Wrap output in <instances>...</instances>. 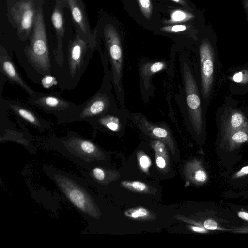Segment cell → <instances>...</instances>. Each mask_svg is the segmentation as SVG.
I'll use <instances>...</instances> for the list:
<instances>
[{
    "label": "cell",
    "mask_w": 248,
    "mask_h": 248,
    "mask_svg": "<svg viewBox=\"0 0 248 248\" xmlns=\"http://www.w3.org/2000/svg\"><path fill=\"white\" fill-rule=\"evenodd\" d=\"M69 202L83 216L91 229L94 228L101 217L96 197L84 178L51 165L43 167Z\"/></svg>",
    "instance_id": "6da1fadb"
},
{
    "label": "cell",
    "mask_w": 248,
    "mask_h": 248,
    "mask_svg": "<svg viewBox=\"0 0 248 248\" xmlns=\"http://www.w3.org/2000/svg\"><path fill=\"white\" fill-rule=\"evenodd\" d=\"M27 44L16 54L18 63L28 78L40 84L48 76H52L51 61L44 21L43 5L39 9L31 34Z\"/></svg>",
    "instance_id": "7a4b0ae2"
},
{
    "label": "cell",
    "mask_w": 248,
    "mask_h": 248,
    "mask_svg": "<svg viewBox=\"0 0 248 248\" xmlns=\"http://www.w3.org/2000/svg\"><path fill=\"white\" fill-rule=\"evenodd\" d=\"M96 49V47L76 32L75 37L69 40L66 48H63L61 65L52 72V77L61 89L72 90L77 87Z\"/></svg>",
    "instance_id": "3957f363"
},
{
    "label": "cell",
    "mask_w": 248,
    "mask_h": 248,
    "mask_svg": "<svg viewBox=\"0 0 248 248\" xmlns=\"http://www.w3.org/2000/svg\"><path fill=\"white\" fill-rule=\"evenodd\" d=\"M48 146L85 170L99 165L105 158L101 148L92 139L74 131H68L64 136H51Z\"/></svg>",
    "instance_id": "277c9868"
},
{
    "label": "cell",
    "mask_w": 248,
    "mask_h": 248,
    "mask_svg": "<svg viewBox=\"0 0 248 248\" xmlns=\"http://www.w3.org/2000/svg\"><path fill=\"white\" fill-rule=\"evenodd\" d=\"M180 67L183 85V99L179 102L180 109L187 128L199 134L205 128L200 91L191 62L183 59Z\"/></svg>",
    "instance_id": "5b68a950"
},
{
    "label": "cell",
    "mask_w": 248,
    "mask_h": 248,
    "mask_svg": "<svg viewBox=\"0 0 248 248\" xmlns=\"http://www.w3.org/2000/svg\"><path fill=\"white\" fill-rule=\"evenodd\" d=\"M104 50H99L101 59L106 60L111 74L112 84L120 108H125V97L123 86L124 59L120 38L115 28L111 24L102 29Z\"/></svg>",
    "instance_id": "8992f818"
},
{
    "label": "cell",
    "mask_w": 248,
    "mask_h": 248,
    "mask_svg": "<svg viewBox=\"0 0 248 248\" xmlns=\"http://www.w3.org/2000/svg\"><path fill=\"white\" fill-rule=\"evenodd\" d=\"M104 76L101 85L88 100L80 105V108L69 123L88 121L100 116L118 108L111 91L112 77L108 62L101 60Z\"/></svg>",
    "instance_id": "52a82bcc"
},
{
    "label": "cell",
    "mask_w": 248,
    "mask_h": 248,
    "mask_svg": "<svg viewBox=\"0 0 248 248\" xmlns=\"http://www.w3.org/2000/svg\"><path fill=\"white\" fill-rule=\"evenodd\" d=\"M6 3L8 21L16 30L18 39L28 40L43 4L40 0H7Z\"/></svg>",
    "instance_id": "ba28073f"
},
{
    "label": "cell",
    "mask_w": 248,
    "mask_h": 248,
    "mask_svg": "<svg viewBox=\"0 0 248 248\" xmlns=\"http://www.w3.org/2000/svg\"><path fill=\"white\" fill-rule=\"evenodd\" d=\"M27 103L35 106L44 112L54 115L57 124L69 123L80 108L72 102L64 98L56 92H40L35 91L29 96Z\"/></svg>",
    "instance_id": "9c48e42d"
},
{
    "label": "cell",
    "mask_w": 248,
    "mask_h": 248,
    "mask_svg": "<svg viewBox=\"0 0 248 248\" xmlns=\"http://www.w3.org/2000/svg\"><path fill=\"white\" fill-rule=\"evenodd\" d=\"M129 112L125 108H118L87 122L94 131H101L110 134L122 133L125 129Z\"/></svg>",
    "instance_id": "30bf717a"
},
{
    "label": "cell",
    "mask_w": 248,
    "mask_h": 248,
    "mask_svg": "<svg viewBox=\"0 0 248 248\" xmlns=\"http://www.w3.org/2000/svg\"><path fill=\"white\" fill-rule=\"evenodd\" d=\"M199 58L201 95L203 101H205L210 95L214 73L213 51L207 41L202 42L200 46Z\"/></svg>",
    "instance_id": "8fae6325"
},
{
    "label": "cell",
    "mask_w": 248,
    "mask_h": 248,
    "mask_svg": "<svg viewBox=\"0 0 248 248\" xmlns=\"http://www.w3.org/2000/svg\"><path fill=\"white\" fill-rule=\"evenodd\" d=\"M172 62L165 60L139 62L140 87L144 102H148L149 98L154 94V87L152 83L153 76L162 71L168 72L170 68H172Z\"/></svg>",
    "instance_id": "7c38bea8"
},
{
    "label": "cell",
    "mask_w": 248,
    "mask_h": 248,
    "mask_svg": "<svg viewBox=\"0 0 248 248\" xmlns=\"http://www.w3.org/2000/svg\"><path fill=\"white\" fill-rule=\"evenodd\" d=\"M129 119L135 126L143 134L153 138L160 140L170 147H173L174 142L169 127L162 122L155 123L149 120L140 113L130 112Z\"/></svg>",
    "instance_id": "4fadbf2b"
},
{
    "label": "cell",
    "mask_w": 248,
    "mask_h": 248,
    "mask_svg": "<svg viewBox=\"0 0 248 248\" xmlns=\"http://www.w3.org/2000/svg\"><path fill=\"white\" fill-rule=\"evenodd\" d=\"M68 8L67 4L61 0H56L51 14V22L55 29L57 45L53 51L51 61V72L55 68L60 67L62 62L63 38L65 32L63 9Z\"/></svg>",
    "instance_id": "5bb4252c"
},
{
    "label": "cell",
    "mask_w": 248,
    "mask_h": 248,
    "mask_svg": "<svg viewBox=\"0 0 248 248\" xmlns=\"http://www.w3.org/2000/svg\"><path fill=\"white\" fill-rule=\"evenodd\" d=\"M71 12L73 22L76 32L84 40L96 47L94 31L92 30L85 5L82 0H66Z\"/></svg>",
    "instance_id": "9a60e30c"
},
{
    "label": "cell",
    "mask_w": 248,
    "mask_h": 248,
    "mask_svg": "<svg viewBox=\"0 0 248 248\" xmlns=\"http://www.w3.org/2000/svg\"><path fill=\"white\" fill-rule=\"evenodd\" d=\"M8 108L21 122L26 123L40 132L49 130L52 124L46 121L26 104L15 100L6 99Z\"/></svg>",
    "instance_id": "2e32d148"
},
{
    "label": "cell",
    "mask_w": 248,
    "mask_h": 248,
    "mask_svg": "<svg viewBox=\"0 0 248 248\" xmlns=\"http://www.w3.org/2000/svg\"><path fill=\"white\" fill-rule=\"evenodd\" d=\"M0 77L3 78L10 84L17 85L23 89L29 96L35 92L22 78L12 59L11 55L1 44L0 45Z\"/></svg>",
    "instance_id": "e0dca14e"
},
{
    "label": "cell",
    "mask_w": 248,
    "mask_h": 248,
    "mask_svg": "<svg viewBox=\"0 0 248 248\" xmlns=\"http://www.w3.org/2000/svg\"><path fill=\"white\" fill-rule=\"evenodd\" d=\"M9 108L6 99L0 98V130L1 141L12 140L27 145L30 141L29 134L24 127L22 131L17 130L8 116Z\"/></svg>",
    "instance_id": "ac0fdd59"
},
{
    "label": "cell",
    "mask_w": 248,
    "mask_h": 248,
    "mask_svg": "<svg viewBox=\"0 0 248 248\" xmlns=\"http://www.w3.org/2000/svg\"><path fill=\"white\" fill-rule=\"evenodd\" d=\"M244 122L243 115L239 112H235L231 116L227 128L231 130H236L243 126Z\"/></svg>",
    "instance_id": "d6986e66"
},
{
    "label": "cell",
    "mask_w": 248,
    "mask_h": 248,
    "mask_svg": "<svg viewBox=\"0 0 248 248\" xmlns=\"http://www.w3.org/2000/svg\"><path fill=\"white\" fill-rule=\"evenodd\" d=\"M193 17L191 14L182 10H175L171 14L170 22L187 21Z\"/></svg>",
    "instance_id": "ffe728a7"
},
{
    "label": "cell",
    "mask_w": 248,
    "mask_h": 248,
    "mask_svg": "<svg viewBox=\"0 0 248 248\" xmlns=\"http://www.w3.org/2000/svg\"><path fill=\"white\" fill-rule=\"evenodd\" d=\"M140 9L147 19H150L153 6L150 0H138Z\"/></svg>",
    "instance_id": "44dd1931"
},
{
    "label": "cell",
    "mask_w": 248,
    "mask_h": 248,
    "mask_svg": "<svg viewBox=\"0 0 248 248\" xmlns=\"http://www.w3.org/2000/svg\"><path fill=\"white\" fill-rule=\"evenodd\" d=\"M248 139L247 133L242 130L236 131L232 136V140L236 143L246 142Z\"/></svg>",
    "instance_id": "7402d4cb"
},
{
    "label": "cell",
    "mask_w": 248,
    "mask_h": 248,
    "mask_svg": "<svg viewBox=\"0 0 248 248\" xmlns=\"http://www.w3.org/2000/svg\"><path fill=\"white\" fill-rule=\"evenodd\" d=\"M186 26L184 25H177L172 26L165 27L161 29L163 31L170 32H177L186 30Z\"/></svg>",
    "instance_id": "603a6c76"
},
{
    "label": "cell",
    "mask_w": 248,
    "mask_h": 248,
    "mask_svg": "<svg viewBox=\"0 0 248 248\" xmlns=\"http://www.w3.org/2000/svg\"><path fill=\"white\" fill-rule=\"evenodd\" d=\"M132 187L135 190L141 191L146 189V186L143 183L135 181L132 183Z\"/></svg>",
    "instance_id": "cb8c5ba5"
},
{
    "label": "cell",
    "mask_w": 248,
    "mask_h": 248,
    "mask_svg": "<svg viewBox=\"0 0 248 248\" xmlns=\"http://www.w3.org/2000/svg\"><path fill=\"white\" fill-rule=\"evenodd\" d=\"M204 227L209 230H215L217 228V223L213 220L208 219L204 221Z\"/></svg>",
    "instance_id": "d4e9b609"
},
{
    "label": "cell",
    "mask_w": 248,
    "mask_h": 248,
    "mask_svg": "<svg viewBox=\"0 0 248 248\" xmlns=\"http://www.w3.org/2000/svg\"><path fill=\"white\" fill-rule=\"evenodd\" d=\"M195 178L198 182H203L206 178V175L204 171L199 170L195 172Z\"/></svg>",
    "instance_id": "484cf974"
},
{
    "label": "cell",
    "mask_w": 248,
    "mask_h": 248,
    "mask_svg": "<svg viewBox=\"0 0 248 248\" xmlns=\"http://www.w3.org/2000/svg\"><path fill=\"white\" fill-rule=\"evenodd\" d=\"M147 211L143 208H140L135 210L132 213L131 216L133 218H137L139 217H143L147 214Z\"/></svg>",
    "instance_id": "4316f807"
},
{
    "label": "cell",
    "mask_w": 248,
    "mask_h": 248,
    "mask_svg": "<svg viewBox=\"0 0 248 248\" xmlns=\"http://www.w3.org/2000/svg\"><path fill=\"white\" fill-rule=\"evenodd\" d=\"M141 166L144 168H148L150 166V161L149 158L146 155L142 156L140 160Z\"/></svg>",
    "instance_id": "83f0119b"
},
{
    "label": "cell",
    "mask_w": 248,
    "mask_h": 248,
    "mask_svg": "<svg viewBox=\"0 0 248 248\" xmlns=\"http://www.w3.org/2000/svg\"><path fill=\"white\" fill-rule=\"evenodd\" d=\"M156 162L157 166L160 168H164L166 166L165 159L161 156H158L156 158Z\"/></svg>",
    "instance_id": "f1b7e54d"
},
{
    "label": "cell",
    "mask_w": 248,
    "mask_h": 248,
    "mask_svg": "<svg viewBox=\"0 0 248 248\" xmlns=\"http://www.w3.org/2000/svg\"><path fill=\"white\" fill-rule=\"evenodd\" d=\"M233 80L237 83H240L243 80V74L242 72L235 74L233 77Z\"/></svg>",
    "instance_id": "f546056e"
},
{
    "label": "cell",
    "mask_w": 248,
    "mask_h": 248,
    "mask_svg": "<svg viewBox=\"0 0 248 248\" xmlns=\"http://www.w3.org/2000/svg\"><path fill=\"white\" fill-rule=\"evenodd\" d=\"M238 216L241 218L248 221V213L244 212H240L238 213Z\"/></svg>",
    "instance_id": "4dcf8cb0"
},
{
    "label": "cell",
    "mask_w": 248,
    "mask_h": 248,
    "mask_svg": "<svg viewBox=\"0 0 248 248\" xmlns=\"http://www.w3.org/2000/svg\"><path fill=\"white\" fill-rule=\"evenodd\" d=\"M176 3H178L179 4H181L183 5H185L186 4V2L184 0H171Z\"/></svg>",
    "instance_id": "1f68e13d"
},
{
    "label": "cell",
    "mask_w": 248,
    "mask_h": 248,
    "mask_svg": "<svg viewBox=\"0 0 248 248\" xmlns=\"http://www.w3.org/2000/svg\"><path fill=\"white\" fill-rule=\"evenodd\" d=\"M241 171L244 173H248V166L244 167L241 170Z\"/></svg>",
    "instance_id": "d6a6232c"
},
{
    "label": "cell",
    "mask_w": 248,
    "mask_h": 248,
    "mask_svg": "<svg viewBox=\"0 0 248 248\" xmlns=\"http://www.w3.org/2000/svg\"><path fill=\"white\" fill-rule=\"evenodd\" d=\"M195 231H204V229H203L202 228H199V227H193L192 228Z\"/></svg>",
    "instance_id": "836d02e7"
},
{
    "label": "cell",
    "mask_w": 248,
    "mask_h": 248,
    "mask_svg": "<svg viewBox=\"0 0 248 248\" xmlns=\"http://www.w3.org/2000/svg\"><path fill=\"white\" fill-rule=\"evenodd\" d=\"M245 5L248 12V0H246L245 1Z\"/></svg>",
    "instance_id": "e575fe53"
},
{
    "label": "cell",
    "mask_w": 248,
    "mask_h": 248,
    "mask_svg": "<svg viewBox=\"0 0 248 248\" xmlns=\"http://www.w3.org/2000/svg\"><path fill=\"white\" fill-rule=\"evenodd\" d=\"M40 1L43 5L44 4L45 0H40Z\"/></svg>",
    "instance_id": "d590c367"
},
{
    "label": "cell",
    "mask_w": 248,
    "mask_h": 248,
    "mask_svg": "<svg viewBox=\"0 0 248 248\" xmlns=\"http://www.w3.org/2000/svg\"><path fill=\"white\" fill-rule=\"evenodd\" d=\"M62 0V1H64L67 4V7H68V5H67V3L66 2V0Z\"/></svg>",
    "instance_id": "8d00e7d4"
}]
</instances>
